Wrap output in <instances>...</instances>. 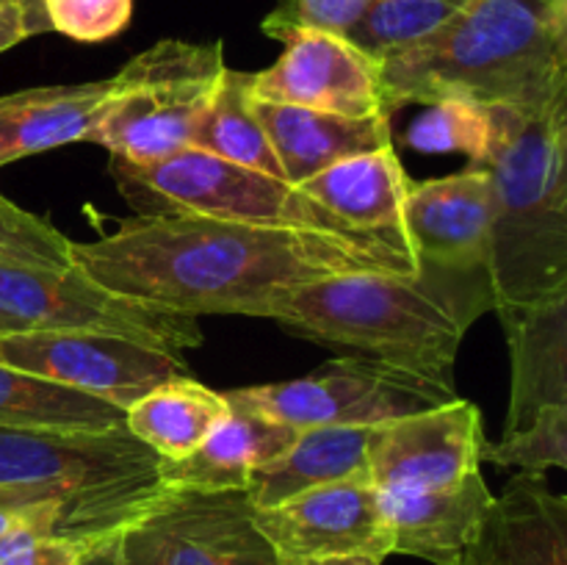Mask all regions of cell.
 <instances>
[{"instance_id": "cell-1", "label": "cell", "mask_w": 567, "mask_h": 565, "mask_svg": "<svg viewBox=\"0 0 567 565\" xmlns=\"http://www.w3.org/2000/svg\"><path fill=\"white\" fill-rule=\"evenodd\" d=\"M72 260L100 286L177 314L258 316L269 294L352 271L413 275L408 247L382 236L264 227L210 216H131Z\"/></svg>"}, {"instance_id": "cell-2", "label": "cell", "mask_w": 567, "mask_h": 565, "mask_svg": "<svg viewBox=\"0 0 567 565\" xmlns=\"http://www.w3.org/2000/svg\"><path fill=\"white\" fill-rule=\"evenodd\" d=\"M493 310L485 269L419 266L413 275L352 271L275 291L260 319L347 355L452 382L465 332Z\"/></svg>"}, {"instance_id": "cell-3", "label": "cell", "mask_w": 567, "mask_h": 565, "mask_svg": "<svg viewBox=\"0 0 567 565\" xmlns=\"http://www.w3.org/2000/svg\"><path fill=\"white\" fill-rule=\"evenodd\" d=\"M388 116L446 97L537 111L567 100V0H465L432 37L380 61Z\"/></svg>"}, {"instance_id": "cell-4", "label": "cell", "mask_w": 567, "mask_h": 565, "mask_svg": "<svg viewBox=\"0 0 567 565\" xmlns=\"http://www.w3.org/2000/svg\"><path fill=\"white\" fill-rule=\"evenodd\" d=\"M493 147V310L567 297V100L537 111L487 109Z\"/></svg>"}, {"instance_id": "cell-5", "label": "cell", "mask_w": 567, "mask_h": 565, "mask_svg": "<svg viewBox=\"0 0 567 565\" xmlns=\"http://www.w3.org/2000/svg\"><path fill=\"white\" fill-rule=\"evenodd\" d=\"M0 485L31 487L61 504L64 535L100 543L120 535L169 487L161 458L127 432L0 427Z\"/></svg>"}, {"instance_id": "cell-6", "label": "cell", "mask_w": 567, "mask_h": 565, "mask_svg": "<svg viewBox=\"0 0 567 565\" xmlns=\"http://www.w3.org/2000/svg\"><path fill=\"white\" fill-rule=\"evenodd\" d=\"M111 175L136 216L188 214L332 236H363L282 177L230 164L194 147L150 164L111 158Z\"/></svg>"}, {"instance_id": "cell-7", "label": "cell", "mask_w": 567, "mask_h": 565, "mask_svg": "<svg viewBox=\"0 0 567 565\" xmlns=\"http://www.w3.org/2000/svg\"><path fill=\"white\" fill-rule=\"evenodd\" d=\"M225 70L221 42L161 39L111 75L114 89L86 142L103 144L111 158L127 164L181 153L192 144Z\"/></svg>"}, {"instance_id": "cell-8", "label": "cell", "mask_w": 567, "mask_h": 565, "mask_svg": "<svg viewBox=\"0 0 567 565\" xmlns=\"http://www.w3.org/2000/svg\"><path fill=\"white\" fill-rule=\"evenodd\" d=\"M225 397L236 408L252 410L293 430H310L380 427L454 402L457 388L402 366L343 355L299 380L236 388L225 391Z\"/></svg>"}, {"instance_id": "cell-9", "label": "cell", "mask_w": 567, "mask_h": 565, "mask_svg": "<svg viewBox=\"0 0 567 565\" xmlns=\"http://www.w3.org/2000/svg\"><path fill=\"white\" fill-rule=\"evenodd\" d=\"M0 310L22 327L97 332L181 355L203 343L199 316L125 297L81 271L0 266Z\"/></svg>"}, {"instance_id": "cell-10", "label": "cell", "mask_w": 567, "mask_h": 565, "mask_svg": "<svg viewBox=\"0 0 567 565\" xmlns=\"http://www.w3.org/2000/svg\"><path fill=\"white\" fill-rule=\"evenodd\" d=\"M247 491H166L122 530L125 565H280Z\"/></svg>"}, {"instance_id": "cell-11", "label": "cell", "mask_w": 567, "mask_h": 565, "mask_svg": "<svg viewBox=\"0 0 567 565\" xmlns=\"http://www.w3.org/2000/svg\"><path fill=\"white\" fill-rule=\"evenodd\" d=\"M0 363L92 393L122 410L164 382L192 377L181 355L97 332L39 327L0 332Z\"/></svg>"}, {"instance_id": "cell-12", "label": "cell", "mask_w": 567, "mask_h": 565, "mask_svg": "<svg viewBox=\"0 0 567 565\" xmlns=\"http://www.w3.org/2000/svg\"><path fill=\"white\" fill-rule=\"evenodd\" d=\"M252 518L280 565L327 557H374L382 563L393 554L380 493L371 482H330L275 507H255Z\"/></svg>"}, {"instance_id": "cell-13", "label": "cell", "mask_w": 567, "mask_h": 565, "mask_svg": "<svg viewBox=\"0 0 567 565\" xmlns=\"http://www.w3.org/2000/svg\"><path fill=\"white\" fill-rule=\"evenodd\" d=\"M485 443L482 410L460 397L441 408L402 415L377 427L371 485L380 493L454 485L480 474Z\"/></svg>"}, {"instance_id": "cell-14", "label": "cell", "mask_w": 567, "mask_h": 565, "mask_svg": "<svg viewBox=\"0 0 567 565\" xmlns=\"http://www.w3.org/2000/svg\"><path fill=\"white\" fill-rule=\"evenodd\" d=\"M264 72H252V97L338 116H388L380 61L349 39L327 31H297Z\"/></svg>"}, {"instance_id": "cell-15", "label": "cell", "mask_w": 567, "mask_h": 565, "mask_svg": "<svg viewBox=\"0 0 567 565\" xmlns=\"http://www.w3.org/2000/svg\"><path fill=\"white\" fill-rule=\"evenodd\" d=\"M493 183L485 164H468L446 177L410 183L404 230L415 264L487 271Z\"/></svg>"}, {"instance_id": "cell-16", "label": "cell", "mask_w": 567, "mask_h": 565, "mask_svg": "<svg viewBox=\"0 0 567 565\" xmlns=\"http://www.w3.org/2000/svg\"><path fill=\"white\" fill-rule=\"evenodd\" d=\"M457 565H567V499L546 474L520 471L493 496Z\"/></svg>"}, {"instance_id": "cell-17", "label": "cell", "mask_w": 567, "mask_h": 565, "mask_svg": "<svg viewBox=\"0 0 567 565\" xmlns=\"http://www.w3.org/2000/svg\"><path fill=\"white\" fill-rule=\"evenodd\" d=\"M491 504L493 493L482 471L432 491L380 493L393 554H410L432 565L460 563Z\"/></svg>"}, {"instance_id": "cell-18", "label": "cell", "mask_w": 567, "mask_h": 565, "mask_svg": "<svg viewBox=\"0 0 567 565\" xmlns=\"http://www.w3.org/2000/svg\"><path fill=\"white\" fill-rule=\"evenodd\" d=\"M509 347L507 432L520 430L543 410L567 408V297L498 310Z\"/></svg>"}, {"instance_id": "cell-19", "label": "cell", "mask_w": 567, "mask_h": 565, "mask_svg": "<svg viewBox=\"0 0 567 565\" xmlns=\"http://www.w3.org/2000/svg\"><path fill=\"white\" fill-rule=\"evenodd\" d=\"M255 114L280 161L282 181L291 186L343 158L393 147L391 116H338L264 100H255Z\"/></svg>"}, {"instance_id": "cell-20", "label": "cell", "mask_w": 567, "mask_h": 565, "mask_svg": "<svg viewBox=\"0 0 567 565\" xmlns=\"http://www.w3.org/2000/svg\"><path fill=\"white\" fill-rule=\"evenodd\" d=\"M302 430L230 404L221 424L183 460H161L169 491H247L255 471L288 452Z\"/></svg>"}, {"instance_id": "cell-21", "label": "cell", "mask_w": 567, "mask_h": 565, "mask_svg": "<svg viewBox=\"0 0 567 565\" xmlns=\"http://www.w3.org/2000/svg\"><path fill=\"white\" fill-rule=\"evenodd\" d=\"M408 186L410 181L396 150L380 147L327 166L299 188L352 230L391 238L408 247V230H404Z\"/></svg>"}, {"instance_id": "cell-22", "label": "cell", "mask_w": 567, "mask_h": 565, "mask_svg": "<svg viewBox=\"0 0 567 565\" xmlns=\"http://www.w3.org/2000/svg\"><path fill=\"white\" fill-rule=\"evenodd\" d=\"M114 78L89 83H53L0 97V166L86 142L109 103Z\"/></svg>"}, {"instance_id": "cell-23", "label": "cell", "mask_w": 567, "mask_h": 565, "mask_svg": "<svg viewBox=\"0 0 567 565\" xmlns=\"http://www.w3.org/2000/svg\"><path fill=\"white\" fill-rule=\"evenodd\" d=\"M377 427H310L286 454L255 471L247 496L255 507H275L297 493L330 482H371Z\"/></svg>"}, {"instance_id": "cell-24", "label": "cell", "mask_w": 567, "mask_h": 565, "mask_svg": "<svg viewBox=\"0 0 567 565\" xmlns=\"http://www.w3.org/2000/svg\"><path fill=\"white\" fill-rule=\"evenodd\" d=\"M227 413L230 402L225 393L194 377H181L136 399L125 410V427L161 460H183L225 421Z\"/></svg>"}, {"instance_id": "cell-25", "label": "cell", "mask_w": 567, "mask_h": 565, "mask_svg": "<svg viewBox=\"0 0 567 565\" xmlns=\"http://www.w3.org/2000/svg\"><path fill=\"white\" fill-rule=\"evenodd\" d=\"M188 147L230 161V164L282 177L280 161H277L269 136L255 114L252 72L227 66L208 111L194 127Z\"/></svg>"}, {"instance_id": "cell-26", "label": "cell", "mask_w": 567, "mask_h": 565, "mask_svg": "<svg viewBox=\"0 0 567 565\" xmlns=\"http://www.w3.org/2000/svg\"><path fill=\"white\" fill-rule=\"evenodd\" d=\"M122 424L125 410L116 404L0 363V427L111 430Z\"/></svg>"}, {"instance_id": "cell-27", "label": "cell", "mask_w": 567, "mask_h": 565, "mask_svg": "<svg viewBox=\"0 0 567 565\" xmlns=\"http://www.w3.org/2000/svg\"><path fill=\"white\" fill-rule=\"evenodd\" d=\"M465 0H371L343 39L374 61L424 42L446 25Z\"/></svg>"}, {"instance_id": "cell-28", "label": "cell", "mask_w": 567, "mask_h": 565, "mask_svg": "<svg viewBox=\"0 0 567 565\" xmlns=\"http://www.w3.org/2000/svg\"><path fill=\"white\" fill-rule=\"evenodd\" d=\"M404 144L415 153H463L471 164H485L493 147L491 111L474 100H435L424 114L410 122Z\"/></svg>"}, {"instance_id": "cell-29", "label": "cell", "mask_w": 567, "mask_h": 565, "mask_svg": "<svg viewBox=\"0 0 567 565\" xmlns=\"http://www.w3.org/2000/svg\"><path fill=\"white\" fill-rule=\"evenodd\" d=\"M0 266L70 269L75 266L72 242L48 219L0 194Z\"/></svg>"}, {"instance_id": "cell-30", "label": "cell", "mask_w": 567, "mask_h": 565, "mask_svg": "<svg viewBox=\"0 0 567 565\" xmlns=\"http://www.w3.org/2000/svg\"><path fill=\"white\" fill-rule=\"evenodd\" d=\"M482 463L546 474L548 469H567V408L543 410L520 430L485 443Z\"/></svg>"}, {"instance_id": "cell-31", "label": "cell", "mask_w": 567, "mask_h": 565, "mask_svg": "<svg viewBox=\"0 0 567 565\" xmlns=\"http://www.w3.org/2000/svg\"><path fill=\"white\" fill-rule=\"evenodd\" d=\"M369 3L371 0H280L264 17L260 28L277 42L297 31H327L347 37Z\"/></svg>"}, {"instance_id": "cell-32", "label": "cell", "mask_w": 567, "mask_h": 565, "mask_svg": "<svg viewBox=\"0 0 567 565\" xmlns=\"http://www.w3.org/2000/svg\"><path fill=\"white\" fill-rule=\"evenodd\" d=\"M50 31L75 42H105L131 25L133 0H42Z\"/></svg>"}, {"instance_id": "cell-33", "label": "cell", "mask_w": 567, "mask_h": 565, "mask_svg": "<svg viewBox=\"0 0 567 565\" xmlns=\"http://www.w3.org/2000/svg\"><path fill=\"white\" fill-rule=\"evenodd\" d=\"M94 543L48 535L33 524H22L0 535V565H78Z\"/></svg>"}, {"instance_id": "cell-34", "label": "cell", "mask_w": 567, "mask_h": 565, "mask_svg": "<svg viewBox=\"0 0 567 565\" xmlns=\"http://www.w3.org/2000/svg\"><path fill=\"white\" fill-rule=\"evenodd\" d=\"M22 524H33L48 535H64V510L59 502L31 487L0 485V535Z\"/></svg>"}, {"instance_id": "cell-35", "label": "cell", "mask_w": 567, "mask_h": 565, "mask_svg": "<svg viewBox=\"0 0 567 565\" xmlns=\"http://www.w3.org/2000/svg\"><path fill=\"white\" fill-rule=\"evenodd\" d=\"M25 39H31V31H28L25 14H22L20 6L11 3V0L0 3V53L25 42Z\"/></svg>"}, {"instance_id": "cell-36", "label": "cell", "mask_w": 567, "mask_h": 565, "mask_svg": "<svg viewBox=\"0 0 567 565\" xmlns=\"http://www.w3.org/2000/svg\"><path fill=\"white\" fill-rule=\"evenodd\" d=\"M120 535L105 537V541L94 543V546L86 552V557H83L78 565H125V557H122V546H120Z\"/></svg>"}, {"instance_id": "cell-37", "label": "cell", "mask_w": 567, "mask_h": 565, "mask_svg": "<svg viewBox=\"0 0 567 565\" xmlns=\"http://www.w3.org/2000/svg\"><path fill=\"white\" fill-rule=\"evenodd\" d=\"M11 3H17L22 9V14H25V22H28V31H31V37H39V33H48L50 31L48 17H44L42 0H11Z\"/></svg>"}, {"instance_id": "cell-38", "label": "cell", "mask_w": 567, "mask_h": 565, "mask_svg": "<svg viewBox=\"0 0 567 565\" xmlns=\"http://www.w3.org/2000/svg\"><path fill=\"white\" fill-rule=\"evenodd\" d=\"M302 565H382L374 557H327V559H310Z\"/></svg>"}, {"instance_id": "cell-39", "label": "cell", "mask_w": 567, "mask_h": 565, "mask_svg": "<svg viewBox=\"0 0 567 565\" xmlns=\"http://www.w3.org/2000/svg\"><path fill=\"white\" fill-rule=\"evenodd\" d=\"M9 330H22V325L17 319H11V316H6L3 310H0V332H9Z\"/></svg>"}, {"instance_id": "cell-40", "label": "cell", "mask_w": 567, "mask_h": 565, "mask_svg": "<svg viewBox=\"0 0 567 565\" xmlns=\"http://www.w3.org/2000/svg\"><path fill=\"white\" fill-rule=\"evenodd\" d=\"M0 3H6V0H0Z\"/></svg>"}]
</instances>
